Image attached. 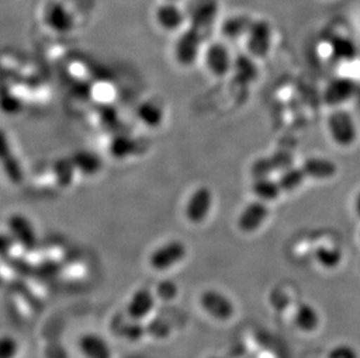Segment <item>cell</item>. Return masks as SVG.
Returning a JSON list of instances; mask_svg holds the SVG:
<instances>
[{
  "label": "cell",
  "instance_id": "cell-16",
  "mask_svg": "<svg viewBox=\"0 0 360 358\" xmlns=\"http://www.w3.org/2000/svg\"><path fill=\"white\" fill-rule=\"evenodd\" d=\"M292 324L296 329H299L301 333L311 334L316 331L320 327L321 315L316 308L313 305L308 303H302L297 305L295 308L294 315H292Z\"/></svg>",
  "mask_w": 360,
  "mask_h": 358
},
{
  "label": "cell",
  "instance_id": "cell-10",
  "mask_svg": "<svg viewBox=\"0 0 360 358\" xmlns=\"http://www.w3.org/2000/svg\"><path fill=\"white\" fill-rule=\"evenodd\" d=\"M269 204L253 200L241 210L237 218V227L244 234L257 233L269 220Z\"/></svg>",
  "mask_w": 360,
  "mask_h": 358
},
{
  "label": "cell",
  "instance_id": "cell-32",
  "mask_svg": "<svg viewBox=\"0 0 360 358\" xmlns=\"http://www.w3.org/2000/svg\"><path fill=\"white\" fill-rule=\"evenodd\" d=\"M0 279H1V277H0Z\"/></svg>",
  "mask_w": 360,
  "mask_h": 358
},
{
  "label": "cell",
  "instance_id": "cell-4",
  "mask_svg": "<svg viewBox=\"0 0 360 358\" xmlns=\"http://www.w3.org/2000/svg\"><path fill=\"white\" fill-rule=\"evenodd\" d=\"M42 20L51 31L68 34L75 29V15L61 0H49L42 11Z\"/></svg>",
  "mask_w": 360,
  "mask_h": 358
},
{
  "label": "cell",
  "instance_id": "cell-19",
  "mask_svg": "<svg viewBox=\"0 0 360 358\" xmlns=\"http://www.w3.org/2000/svg\"><path fill=\"white\" fill-rule=\"evenodd\" d=\"M232 72L241 84H252L259 76L255 58L251 55H239L238 58H233Z\"/></svg>",
  "mask_w": 360,
  "mask_h": 358
},
{
  "label": "cell",
  "instance_id": "cell-25",
  "mask_svg": "<svg viewBox=\"0 0 360 358\" xmlns=\"http://www.w3.org/2000/svg\"><path fill=\"white\" fill-rule=\"evenodd\" d=\"M19 355V343L11 335L0 336V358H17Z\"/></svg>",
  "mask_w": 360,
  "mask_h": 358
},
{
  "label": "cell",
  "instance_id": "cell-18",
  "mask_svg": "<svg viewBox=\"0 0 360 358\" xmlns=\"http://www.w3.org/2000/svg\"><path fill=\"white\" fill-rule=\"evenodd\" d=\"M0 166L12 182H21L22 170H21L20 164L15 159L11 143L7 141L6 135L4 134L3 131H0Z\"/></svg>",
  "mask_w": 360,
  "mask_h": 358
},
{
  "label": "cell",
  "instance_id": "cell-2",
  "mask_svg": "<svg viewBox=\"0 0 360 358\" xmlns=\"http://www.w3.org/2000/svg\"><path fill=\"white\" fill-rule=\"evenodd\" d=\"M328 131L333 143L343 148H349L357 141L356 121L352 114L343 108H336L328 117Z\"/></svg>",
  "mask_w": 360,
  "mask_h": 358
},
{
  "label": "cell",
  "instance_id": "cell-9",
  "mask_svg": "<svg viewBox=\"0 0 360 358\" xmlns=\"http://www.w3.org/2000/svg\"><path fill=\"white\" fill-rule=\"evenodd\" d=\"M154 21L162 31L174 33L187 24V11H184L180 4L161 1L154 10Z\"/></svg>",
  "mask_w": 360,
  "mask_h": 358
},
{
  "label": "cell",
  "instance_id": "cell-29",
  "mask_svg": "<svg viewBox=\"0 0 360 358\" xmlns=\"http://www.w3.org/2000/svg\"><path fill=\"white\" fill-rule=\"evenodd\" d=\"M354 212L357 214L358 218L360 219V191L358 192L356 199H354Z\"/></svg>",
  "mask_w": 360,
  "mask_h": 358
},
{
  "label": "cell",
  "instance_id": "cell-28",
  "mask_svg": "<svg viewBox=\"0 0 360 358\" xmlns=\"http://www.w3.org/2000/svg\"><path fill=\"white\" fill-rule=\"evenodd\" d=\"M328 358H359L354 348L347 345H340L330 350Z\"/></svg>",
  "mask_w": 360,
  "mask_h": 358
},
{
  "label": "cell",
  "instance_id": "cell-31",
  "mask_svg": "<svg viewBox=\"0 0 360 358\" xmlns=\"http://www.w3.org/2000/svg\"><path fill=\"white\" fill-rule=\"evenodd\" d=\"M207 358H223V357H219V356H211V357H207Z\"/></svg>",
  "mask_w": 360,
  "mask_h": 358
},
{
  "label": "cell",
  "instance_id": "cell-13",
  "mask_svg": "<svg viewBox=\"0 0 360 358\" xmlns=\"http://www.w3.org/2000/svg\"><path fill=\"white\" fill-rule=\"evenodd\" d=\"M8 230L14 242L20 244L26 251H34L38 246V237L34 226L31 220L22 214L11 216L8 220Z\"/></svg>",
  "mask_w": 360,
  "mask_h": 358
},
{
  "label": "cell",
  "instance_id": "cell-6",
  "mask_svg": "<svg viewBox=\"0 0 360 358\" xmlns=\"http://www.w3.org/2000/svg\"><path fill=\"white\" fill-rule=\"evenodd\" d=\"M218 13V0H196L189 11H187L188 26L195 28L200 34L207 37L217 21Z\"/></svg>",
  "mask_w": 360,
  "mask_h": 358
},
{
  "label": "cell",
  "instance_id": "cell-21",
  "mask_svg": "<svg viewBox=\"0 0 360 358\" xmlns=\"http://www.w3.org/2000/svg\"><path fill=\"white\" fill-rule=\"evenodd\" d=\"M252 19L246 15L229 18L221 26V34L229 40H238L241 37H246Z\"/></svg>",
  "mask_w": 360,
  "mask_h": 358
},
{
  "label": "cell",
  "instance_id": "cell-26",
  "mask_svg": "<svg viewBox=\"0 0 360 358\" xmlns=\"http://www.w3.org/2000/svg\"><path fill=\"white\" fill-rule=\"evenodd\" d=\"M140 118L143 119L146 125L157 126L160 124L162 113L160 108L153 105L152 102H148L147 105L143 106L140 110Z\"/></svg>",
  "mask_w": 360,
  "mask_h": 358
},
{
  "label": "cell",
  "instance_id": "cell-3",
  "mask_svg": "<svg viewBox=\"0 0 360 358\" xmlns=\"http://www.w3.org/2000/svg\"><path fill=\"white\" fill-rule=\"evenodd\" d=\"M187 255V244L184 241L169 240L150 253L148 264L153 270L165 272L182 263Z\"/></svg>",
  "mask_w": 360,
  "mask_h": 358
},
{
  "label": "cell",
  "instance_id": "cell-14",
  "mask_svg": "<svg viewBox=\"0 0 360 358\" xmlns=\"http://www.w3.org/2000/svg\"><path fill=\"white\" fill-rule=\"evenodd\" d=\"M79 350L84 358H112V349L102 335L85 333L79 338Z\"/></svg>",
  "mask_w": 360,
  "mask_h": 358
},
{
  "label": "cell",
  "instance_id": "cell-24",
  "mask_svg": "<svg viewBox=\"0 0 360 358\" xmlns=\"http://www.w3.org/2000/svg\"><path fill=\"white\" fill-rule=\"evenodd\" d=\"M331 53L337 60L340 61H350L356 58V46L347 37H336L331 44Z\"/></svg>",
  "mask_w": 360,
  "mask_h": 358
},
{
  "label": "cell",
  "instance_id": "cell-30",
  "mask_svg": "<svg viewBox=\"0 0 360 358\" xmlns=\"http://www.w3.org/2000/svg\"><path fill=\"white\" fill-rule=\"evenodd\" d=\"M162 1H168V3L181 4L184 0H162Z\"/></svg>",
  "mask_w": 360,
  "mask_h": 358
},
{
  "label": "cell",
  "instance_id": "cell-15",
  "mask_svg": "<svg viewBox=\"0 0 360 358\" xmlns=\"http://www.w3.org/2000/svg\"><path fill=\"white\" fill-rule=\"evenodd\" d=\"M301 168L303 173H306L307 178L315 179V180H328L333 178L338 173V166L336 163L321 156H314L304 159Z\"/></svg>",
  "mask_w": 360,
  "mask_h": 358
},
{
  "label": "cell",
  "instance_id": "cell-22",
  "mask_svg": "<svg viewBox=\"0 0 360 358\" xmlns=\"http://www.w3.org/2000/svg\"><path fill=\"white\" fill-rule=\"evenodd\" d=\"M343 253L338 247H330V246H321L315 251V260L316 263L326 270H333L342 264Z\"/></svg>",
  "mask_w": 360,
  "mask_h": 358
},
{
  "label": "cell",
  "instance_id": "cell-27",
  "mask_svg": "<svg viewBox=\"0 0 360 358\" xmlns=\"http://www.w3.org/2000/svg\"><path fill=\"white\" fill-rule=\"evenodd\" d=\"M155 296L163 301L173 300L177 296V286L172 281H162L158 285Z\"/></svg>",
  "mask_w": 360,
  "mask_h": 358
},
{
  "label": "cell",
  "instance_id": "cell-1",
  "mask_svg": "<svg viewBox=\"0 0 360 358\" xmlns=\"http://www.w3.org/2000/svg\"><path fill=\"white\" fill-rule=\"evenodd\" d=\"M198 304L202 311L218 322L231 321L237 313L235 301L217 289H207L200 294Z\"/></svg>",
  "mask_w": 360,
  "mask_h": 358
},
{
  "label": "cell",
  "instance_id": "cell-23",
  "mask_svg": "<svg viewBox=\"0 0 360 358\" xmlns=\"http://www.w3.org/2000/svg\"><path fill=\"white\" fill-rule=\"evenodd\" d=\"M306 173H303L302 168H289L282 173L280 178L278 179L282 192H294L299 190L306 182Z\"/></svg>",
  "mask_w": 360,
  "mask_h": 358
},
{
  "label": "cell",
  "instance_id": "cell-12",
  "mask_svg": "<svg viewBox=\"0 0 360 358\" xmlns=\"http://www.w3.org/2000/svg\"><path fill=\"white\" fill-rule=\"evenodd\" d=\"M155 304H157L155 292L146 287H141L133 292L126 306V312L131 320L143 321L152 314Z\"/></svg>",
  "mask_w": 360,
  "mask_h": 358
},
{
  "label": "cell",
  "instance_id": "cell-11",
  "mask_svg": "<svg viewBox=\"0 0 360 358\" xmlns=\"http://www.w3.org/2000/svg\"><path fill=\"white\" fill-rule=\"evenodd\" d=\"M205 67L216 77H224L232 72L233 58L229 48L221 42L209 44L204 53Z\"/></svg>",
  "mask_w": 360,
  "mask_h": 358
},
{
  "label": "cell",
  "instance_id": "cell-5",
  "mask_svg": "<svg viewBox=\"0 0 360 358\" xmlns=\"http://www.w3.org/2000/svg\"><path fill=\"white\" fill-rule=\"evenodd\" d=\"M246 49L253 58H267L272 48L273 28L265 19L252 20L246 34Z\"/></svg>",
  "mask_w": 360,
  "mask_h": 358
},
{
  "label": "cell",
  "instance_id": "cell-8",
  "mask_svg": "<svg viewBox=\"0 0 360 358\" xmlns=\"http://www.w3.org/2000/svg\"><path fill=\"white\" fill-rule=\"evenodd\" d=\"M204 39L205 37L195 28L191 26L184 28L174 47V55L177 62L186 67L194 65L200 56Z\"/></svg>",
  "mask_w": 360,
  "mask_h": 358
},
{
  "label": "cell",
  "instance_id": "cell-7",
  "mask_svg": "<svg viewBox=\"0 0 360 358\" xmlns=\"http://www.w3.org/2000/svg\"><path fill=\"white\" fill-rule=\"evenodd\" d=\"M214 193L207 186H200L191 192L184 206V216L193 225H200L210 216Z\"/></svg>",
  "mask_w": 360,
  "mask_h": 358
},
{
  "label": "cell",
  "instance_id": "cell-20",
  "mask_svg": "<svg viewBox=\"0 0 360 358\" xmlns=\"http://www.w3.org/2000/svg\"><path fill=\"white\" fill-rule=\"evenodd\" d=\"M252 192L255 193L257 199L267 204L279 199L280 196L283 193L279 182L273 180L269 176L257 177L252 185Z\"/></svg>",
  "mask_w": 360,
  "mask_h": 358
},
{
  "label": "cell",
  "instance_id": "cell-17",
  "mask_svg": "<svg viewBox=\"0 0 360 358\" xmlns=\"http://www.w3.org/2000/svg\"><path fill=\"white\" fill-rule=\"evenodd\" d=\"M356 92L354 81L349 78H337L326 86L324 100L329 105L340 106L352 98Z\"/></svg>",
  "mask_w": 360,
  "mask_h": 358
}]
</instances>
